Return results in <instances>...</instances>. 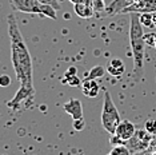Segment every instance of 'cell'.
Instances as JSON below:
<instances>
[{
  "label": "cell",
  "instance_id": "6",
  "mask_svg": "<svg viewBox=\"0 0 156 155\" xmlns=\"http://www.w3.org/2000/svg\"><path fill=\"white\" fill-rule=\"evenodd\" d=\"M11 3L17 11H20V12L40 15L41 3H39L37 0H11Z\"/></svg>",
  "mask_w": 156,
  "mask_h": 155
},
{
  "label": "cell",
  "instance_id": "22",
  "mask_svg": "<svg viewBox=\"0 0 156 155\" xmlns=\"http://www.w3.org/2000/svg\"><path fill=\"white\" fill-rule=\"evenodd\" d=\"M39 3H41V4H48V5H52L56 11H59L62 7L59 4V0H37Z\"/></svg>",
  "mask_w": 156,
  "mask_h": 155
},
{
  "label": "cell",
  "instance_id": "18",
  "mask_svg": "<svg viewBox=\"0 0 156 155\" xmlns=\"http://www.w3.org/2000/svg\"><path fill=\"white\" fill-rule=\"evenodd\" d=\"M145 131L150 132L151 135H155L156 134V121L150 119V121L145 122Z\"/></svg>",
  "mask_w": 156,
  "mask_h": 155
},
{
  "label": "cell",
  "instance_id": "25",
  "mask_svg": "<svg viewBox=\"0 0 156 155\" xmlns=\"http://www.w3.org/2000/svg\"><path fill=\"white\" fill-rule=\"evenodd\" d=\"M154 47L156 48V36H155V45H154Z\"/></svg>",
  "mask_w": 156,
  "mask_h": 155
},
{
  "label": "cell",
  "instance_id": "20",
  "mask_svg": "<svg viewBox=\"0 0 156 155\" xmlns=\"http://www.w3.org/2000/svg\"><path fill=\"white\" fill-rule=\"evenodd\" d=\"M11 83H12V80L9 75H5V74L0 75V87H8V86H11Z\"/></svg>",
  "mask_w": 156,
  "mask_h": 155
},
{
  "label": "cell",
  "instance_id": "12",
  "mask_svg": "<svg viewBox=\"0 0 156 155\" xmlns=\"http://www.w3.org/2000/svg\"><path fill=\"white\" fill-rule=\"evenodd\" d=\"M139 20L143 27L147 28H155L156 27V19H155V12H143L139 13Z\"/></svg>",
  "mask_w": 156,
  "mask_h": 155
},
{
  "label": "cell",
  "instance_id": "14",
  "mask_svg": "<svg viewBox=\"0 0 156 155\" xmlns=\"http://www.w3.org/2000/svg\"><path fill=\"white\" fill-rule=\"evenodd\" d=\"M104 74H105V68H104V67L95 66V67H92V68L90 70L87 78H90V79H100V78L104 76Z\"/></svg>",
  "mask_w": 156,
  "mask_h": 155
},
{
  "label": "cell",
  "instance_id": "16",
  "mask_svg": "<svg viewBox=\"0 0 156 155\" xmlns=\"http://www.w3.org/2000/svg\"><path fill=\"white\" fill-rule=\"evenodd\" d=\"M63 80H64V82L68 84V86H71V87H79V86H81V80L77 78V75L64 78Z\"/></svg>",
  "mask_w": 156,
  "mask_h": 155
},
{
  "label": "cell",
  "instance_id": "23",
  "mask_svg": "<svg viewBox=\"0 0 156 155\" xmlns=\"http://www.w3.org/2000/svg\"><path fill=\"white\" fill-rule=\"evenodd\" d=\"M77 74V68L76 67H68L67 68V71H66V74H64V78H68V76H73V75H76Z\"/></svg>",
  "mask_w": 156,
  "mask_h": 155
},
{
  "label": "cell",
  "instance_id": "1",
  "mask_svg": "<svg viewBox=\"0 0 156 155\" xmlns=\"http://www.w3.org/2000/svg\"><path fill=\"white\" fill-rule=\"evenodd\" d=\"M8 23V36L11 44V60L15 70L16 79L19 80L20 87L35 90L34 87V68L32 58L28 51V47L24 41V38L20 32L16 17L9 13L7 17Z\"/></svg>",
  "mask_w": 156,
  "mask_h": 155
},
{
  "label": "cell",
  "instance_id": "19",
  "mask_svg": "<svg viewBox=\"0 0 156 155\" xmlns=\"http://www.w3.org/2000/svg\"><path fill=\"white\" fill-rule=\"evenodd\" d=\"M105 4L103 0H94V9H95V13L98 12H105Z\"/></svg>",
  "mask_w": 156,
  "mask_h": 155
},
{
  "label": "cell",
  "instance_id": "26",
  "mask_svg": "<svg viewBox=\"0 0 156 155\" xmlns=\"http://www.w3.org/2000/svg\"><path fill=\"white\" fill-rule=\"evenodd\" d=\"M107 155H109V154H107Z\"/></svg>",
  "mask_w": 156,
  "mask_h": 155
},
{
  "label": "cell",
  "instance_id": "24",
  "mask_svg": "<svg viewBox=\"0 0 156 155\" xmlns=\"http://www.w3.org/2000/svg\"><path fill=\"white\" fill-rule=\"evenodd\" d=\"M69 3H72V4H79V3H84L87 2V0H68Z\"/></svg>",
  "mask_w": 156,
  "mask_h": 155
},
{
  "label": "cell",
  "instance_id": "17",
  "mask_svg": "<svg viewBox=\"0 0 156 155\" xmlns=\"http://www.w3.org/2000/svg\"><path fill=\"white\" fill-rule=\"evenodd\" d=\"M72 127L75 131H83L86 127V122L84 118H79V119H72Z\"/></svg>",
  "mask_w": 156,
  "mask_h": 155
},
{
  "label": "cell",
  "instance_id": "3",
  "mask_svg": "<svg viewBox=\"0 0 156 155\" xmlns=\"http://www.w3.org/2000/svg\"><path fill=\"white\" fill-rule=\"evenodd\" d=\"M101 126L109 135L115 134L116 127L122 122L120 114L112 100V96L108 91H104V99H103V108H101Z\"/></svg>",
  "mask_w": 156,
  "mask_h": 155
},
{
  "label": "cell",
  "instance_id": "7",
  "mask_svg": "<svg viewBox=\"0 0 156 155\" xmlns=\"http://www.w3.org/2000/svg\"><path fill=\"white\" fill-rule=\"evenodd\" d=\"M123 12H156V0H139V2L133 3L129 7H127Z\"/></svg>",
  "mask_w": 156,
  "mask_h": 155
},
{
  "label": "cell",
  "instance_id": "2",
  "mask_svg": "<svg viewBox=\"0 0 156 155\" xmlns=\"http://www.w3.org/2000/svg\"><path fill=\"white\" fill-rule=\"evenodd\" d=\"M129 43L133 59V79L140 80L144 71V31L140 24L139 13H129Z\"/></svg>",
  "mask_w": 156,
  "mask_h": 155
},
{
  "label": "cell",
  "instance_id": "15",
  "mask_svg": "<svg viewBox=\"0 0 156 155\" xmlns=\"http://www.w3.org/2000/svg\"><path fill=\"white\" fill-rule=\"evenodd\" d=\"M109 155H132V153L126 144H118V146L112 147V150L109 151Z\"/></svg>",
  "mask_w": 156,
  "mask_h": 155
},
{
  "label": "cell",
  "instance_id": "8",
  "mask_svg": "<svg viewBox=\"0 0 156 155\" xmlns=\"http://www.w3.org/2000/svg\"><path fill=\"white\" fill-rule=\"evenodd\" d=\"M63 110H64L72 119L84 118L81 102L79 99H76V98H72V99H69L68 102H66V103L63 104Z\"/></svg>",
  "mask_w": 156,
  "mask_h": 155
},
{
  "label": "cell",
  "instance_id": "4",
  "mask_svg": "<svg viewBox=\"0 0 156 155\" xmlns=\"http://www.w3.org/2000/svg\"><path fill=\"white\" fill-rule=\"evenodd\" d=\"M151 134L147 132L145 130H137L135 135L127 142V147L132 154L135 153H141L150 146L151 143Z\"/></svg>",
  "mask_w": 156,
  "mask_h": 155
},
{
  "label": "cell",
  "instance_id": "11",
  "mask_svg": "<svg viewBox=\"0 0 156 155\" xmlns=\"http://www.w3.org/2000/svg\"><path fill=\"white\" fill-rule=\"evenodd\" d=\"M105 70H107V72L109 74V75L120 78L124 72H126V66H124L123 60H120V59H118V58H113L112 60L108 63V66H107Z\"/></svg>",
  "mask_w": 156,
  "mask_h": 155
},
{
  "label": "cell",
  "instance_id": "21",
  "mask_svg": "<svg viewBox=\"0 0 156 155\" xmlns=\"http://www.w3.org/2000/svg\"><path fill=\"white\" fill-rule=\"evenodd\" d=\"M155 36H156L155 32L144 34V41H145V44H148V45H151V47H154V45H155Z\"/></svg>",
  "mask_w": 156,
  "mask_h": 155
},
{
  "label": "cell",
  "instance_id": "10",
  "mask_svg": "<svg viewBox=\"0 0 156 155\" xmlns=\"http://www.w3.org/2000/svg\"><path fill=\"white\" fill-rule=\"evenodd\" d=\"M99 90H100V86H99V83L96 82V79L86 78V79L81 82V92L88 98H96L99 94Z\"/></svg>",
  "mask_w": 156,
  "mask_h": 155
},
{
  "label": "cell",
  "instance_id": "9",
  "mask_svg": "<svg viewBox=\"0 0 156 155\" xmlns=\"http://www.w3.org/2000/svg\"><path fill=\"white\" fill-rule=\"evenodd\" d=\"M75 8V13L79 17L83 19H91L95 16V9H94V0H87L84 3H79V4H73Z\"/></svg>",
  "mask_w": 156,
  "mask_h": 155
},
{
  "label": "cell",
  "instance_id": "13",
  "mask_svg": "<svg viewBox=\"0 0 156 155\" xmlns=\"http://www.w3.org/2000/svg\"><path fill=\"white\" fill-rule=\"evenodd\" d=\"M47 16L52 20H56L58 19V15H56V9L54 8L52 5H48V4H41L40 5V16Z\"/></svg>",
  "mask_w": 156,
  "mask_h": 155
},
{
  "label": "cell",
  "instance_id": "5",
  "mask_svg": "<svg viewBox=\"0 0 156 155\" xmlns=\"http://www.w3.org/2000/svg\"><path fill=\"white\" fill-rule=\"evenodd\" d=\"M135 132H136V126H135L132 122L122 121L119 123L118 127H116L115 134H112V135H116L124 144H127V142L135 135Z\"/></svg>",
  "mask_w": 156,
  "mask_h": 155
}]
</instances>
